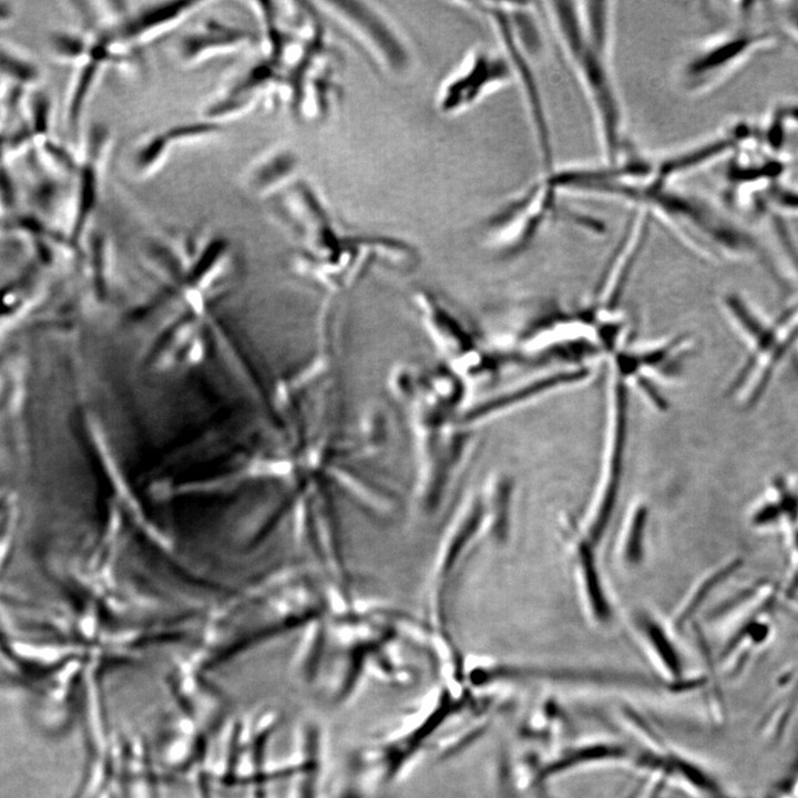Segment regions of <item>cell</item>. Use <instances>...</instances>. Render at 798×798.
<instances>
[{
	"mask_svg": "<svg viewBox=\"0 0 798 798\" xmlns=\"http://www.w3.org/2000/svg\"><path fill=\"white\" fill-rule=\"evenodd\" d=\"M318 6L383 70L397 74L407 70L410 62L407 47L390 21L371 3L346 0L320 1Z\"/></svg>",
	"mask_w": 798,
	"mask_h": 798,
	"instance_id": "obj_15",
	"label": "cell"
},
{
	"mask_svg": "<svg viewBox=\"0 0 798 798\" xmlns=\"http://www.w3.org/2000/svg\"><path fill=\"white\" fill-rule=\"evenodd\" d=\"M648 518V508L645 504H638L632 513L625 542L624 559L628 564L636 565L643 560L644 554V531Z\"/></svg>",
	"mask_w": 798,
	"mask_h": 798,
	"instance_id": "obj_32",
	"label": "cell"
},
{
	"mask_svg": "<svg viewBox=\"0 0 798 798\" xmlns=\"http://www.w3.org/2000/svg\"><path fill=\"white\" fill-rule=\"evenodd\" d=\"M208 1L160 0L135 4L133 9H104L103 25L115 45L125 53L173 30L197 13Z\"/></svg>",
	"mask_w": 798,
	"mask_h": 798,
	"instance_id": "obj_16",
	"label": "cell"
},
{
	"mask_svg": "<svg viewBox=\"0 0 798 798\" xmlns=\"http://www.w3.org/2000/svg\"><path fill=\"white\" fill-rule=\"evenodd\" d=\"M592 544L587 540H581L577 544L580 572L593 616L600 623H606L611 618V607L602 586Z\"/></svg>",
	"mask_w": 798,
	"mask_h": 798,
	"instance_id": "obj_27",
	"label": "cell"
},
{
	"mask_svg": "<svg viewBox=\"0 0 798 798\" xmlns=\"http://www.w3.org/2000/svg\"><path fill=\"white\" fill-rule=\"evenodd\" d=\"M299 157L284 145H276L252 158L241 174L243 188L252 196L269 200L297 178Z\"/></svg>",
	"mask_w": 798,
	"mask_h": 798,
	"instance_id": "obj_25",
	"label": "cell"
},
{
	"mask_svg": "<svg viewBox=\"0 0 798 798\" xmlns=\"http://www.w3.org/2000/svg\"><path fill=\"white\" fill-rule=\"evenodd\" d=\"M769 34L749 30L728 31L696 45L682 60L676 83L687 95L707 93L726 79L755 50L768 42Z\"/></svg>",
	"mask_w": 798,
	"mask_h": 798,
	"instance_id": "obj_12",
	"label": "cell"
},
{
	"mask_svg": "<svg viewBox=\"0 0 798 798\" xmlns=\"http://www.w3.org/2000/svg\"><path fill=\"white\" fill-rule=\"evenodd\" d=\"M773 205L778 209L798 213V191L784 186H774L769 192Z\"/></svg>",
	"mask_w": 798,
	"mask_h": 798,
	"instance_id": "obj_33",
	"label": "cell"
},
{
	"mask_svg": "<svg viewBox=\"0 0 798 798\" xmlns=\"http://www.w3.org/2000/svg\"><path fill=\"white\" fill-rule=\"evenodd\" d=\"M751 135L747 125L735 124L716 135L653 161L652 176L663 182L675 183L684 175L736 152Z\"/></svg>",
	"mask_w": 798,
	"mask_h": 798,
	"instance_id": "obj_21",
	"label": "cell"
},
{
	"mask_svg": "<svg viewBox=\"0 0 798 798\" xmlns=\"http://www.w3.org/2000/svg\"><path fill=\"white\" fill-rule=\"evenodd\" d=\"M741 563L743 561L739 557H735L706 576L694 590L693 595H690L685 606L678 613L675 620L676 627L682 628L694 616L707 596L720 583L740 569Z\"/></svg>",
	"mask_w": 798,
	"mask_h": 798,
	"instance_id": "obj_30",
	"label": "cell"
},
{
	"mask_svg": "<svg viewBox=\"0 0 798 798\" xmlns=\"http://www.w3.org/2000/svg\"><path fill=\"white\" fill-rule=\"evenodd\" d=\"M719 308L748 350L763 338L773 321L754 301L736 290H728L719 297Z\"/></svg>",
	"mask_w": 798,
	"mask_h": 798,
	"instance_id": "obj_26",
	"label": "cell"
},
{
	"mask_svg": "<svg viewBox=\"0 0 798 798\" xmlns=\"http://www.w3.org/2000/svg\"><path fill=\"white\" fill-rule=\"evenodd\" d=\"M593 197L625 203L658 222L682 246L709 262L740 260L759 252L754 236L706 197L648 177H616L600 183Z\"/></svg>",
	"mask_w": 798,
	"mask_h": 798,
	"instance_id": "obj_4",
	"label": "cell"
},
{
	"mask_svg": "<svg viewBox=\"0 0 798 798\" xmlns=\"http://www.w3.org/2000/svg\"><path fill=\"white\" fill-rule=\"evenodd\" d=\"M606 368L605 387V482L590 526V541L598 543L616 505L622 481L628 433L631 390L612 368Z\"/></svg>",
	"mask_w": 798,
	"mask_h": 798,
	"instance_id": "obj_13",
	"label": "cell"
},
{
	"mask_svg": "<svg viewBox=\"0 0 798 798\" xmlns=\"http://www.w3.org/2000/svg\"><path fill=\"white\" fill-rule=\"evenodd\" d=\"M798 345V299L777 317L763 338L748 350L727 392L740 408L760 402L782 361Z\"/></svg>",
	"mask_w": 798,
	"mask_h": 798,
	"instance_id": "obj_10",
	"label": "cell"
},
{
	"mask_svg": "<svg viewBox=\"0 0 798 798\" xmlns=\"http://www.w3.org/2000/svg\"><path fill=\"white\" fill-rule=\"evenodd\" d=\"M389 388L410 436L416 498L430 514L441 507L473 453L475 431L459 423L466 397L447 377L407 365L391 370Z\"/></svg>",
	"mask_w": 798,
	"mask_h": 798,
	"instance_id": "obj_1",
	"label": "cell"
},
{
	"mask_svg": "<svg viewBox=\"0 0 798 798\" xmlns=\"http://www.w3.org/2000/svg\"><path fill=\"white\" fill-rule=\"evenodd\" d=\"M594 372L593 367L552 368L503 389L484 392L467 405L459 423L475 431L541 399L583 386L593 379Z\"/></svg>",
	"mask_w": 798,
	"mask_h": 798,
	"instance_id": "obj_11",
	"label": "cell"
},
{
	"mask_svg": "<svg viewBox=\"0 0 798 798\" xmlns=\"http://www.w3.org/2000/svg\"><path fill=\"white\" fill-rule=\"evenodd\" d=\"M782 20L788 30L798 39V2L787 3L782 8Z\"/></svg>",
	"mask_w": 798,
	"mask_h": 798,
	"instance_id": "obj_34",
	"label": "cell"
},
{
	"mask_svg": "<svg viewBox=\"0 0 798 798\" xmlns=\"http://www.w3.org/2000/svg\"><path fill=\"white\" fill-rule=\"evenodd\" d=\"M410 303L442 367L463 383L470 401L512 368L502 350L487 336L468 327L433 293L417 288L411 293Z\"/></svg>",
	"mask_w": 798,
	"mask_h": 798,
	"instance_id": "obj_5",
	"label": "cell"
},
{
	"mask_svg": "<svg viewBox=\"0 0 798 798\" xmlns=\"http://www.w3.org/2000/svg\"><path fill=\"white\" fill-rule=\"evenodd\" d=\"M488 499L483 492L469 493L458 507L442 535L427 583L428 623L441 633L449 632V607L454 583L474 553L485 524Z\"/></svg>",
	"mask_w": 798,
	"mask_h": 798,
	"instance_id": "obj_7",
	"label": "cell"
},
{
	"mask_svg": "<svg viewBox=\"0 0 798 798\" xmlns=\"http://www.w3.org/2000/svg\"><path fill=\"white\" fill-rule=\"evenodd\" d=\"M515 367H593L634 340L620 305L592 296L576 306L549 305L516 332L494 338Z\"/></svg>",
	"mask_w": 798,
	"mask_h": 798,
	"instance_id": "obj_3",
	"label": "cell"
},
{
	"mask_svg": "<svg viewBox=\"0 0 798 798\" xmlns=\"http://www.w3.org/2000/svg\"><path fill=\"white\" fill-rule=\"evenodd\" d=\"M792 354H794V356H795V364H796V367H797V370H798V345L796 346V348H795V350L792 351Z\"/></svg>",
	"mask_w": 798,
	"mask_h": 798,
	"instance_id": "obj_37",
	"label": "cell"
},
{
	"mask_svg": "<svg viewBox=\"0 0 798 798\" xmlns=\"http://www.w3.org/2000/svg\"><path fill=\"white\" fill-rule=\"evenodd\" d=\"M211 738L180 712L166 714L150 741L162 782L192 780L205 771Z\"/></svg>",
	"mask_w": 798,
	"mask_h": 798,
	"instance_id": "obj_17",
	"label": "cell"
},
{
	"mask_svg": "<svg viewBox=\"0 0 798 798\" xmlns=\"http://www.w3.org/2000/svg\"><path fill=\"white\" fill-rule=\"evenodd\" d=\"M120 798H160L162 784L150 741L140 733L119 735Z\"/></svg>",
	"mask_w": 798,
	"mask_h": 798,
	"instance_id": "obj_24",
	"label": "cell"
},
{
	"mask_svg": "<svg viewBox=\"0 0 798 798\" xmlns=\"http://www.w3.org/2000/svg\"><path fill=\"white\" fill-rule=\"evenodd\" d=\"M0 79L27 89L38 86L43 71L28 52L0 41Z\"/></svg>",
	"mask_w": 798,
	"mask_h": 798,
	"instance_id": "obj_28",
	"label": "cell"
},
{
	"mask_svg": "<svg viewBox=\"0 0 798 798\" xmlns=\"http://www.w3.org/2000/svg\"><path fill=\"white\" fill-rule=\"evenodd\" d=\"M256 42L250 30L218 19H207L183 32L174 44L177 60L185 66L242 51Z\"/></svg>",
	"mask_w": 798,
	"mask_h": 798,
	"instance_id": "obj_20",
	"label": "cell"
},
{
	"mask_svg": "<svg viewBox=\"0 0 798 798\" xmlns=\"http://www.w3.org/2000/svg\"><path fill=\"white\" fill-rule=\"evenodd\" d=\"M112 140L111 131L102 123L92 124L82 140L81 155L71 182V204L76 232L88 223L100 202Z\"/></svg>",
	"mask_w": 798,
	"mask_h": 798,
	"instance_id": "obj_18",
	"label": "cell"
},
{
	"mask_svg": "<svg viewBox=\"0 0 798 798\" xmlns=\"http://www.w3.org/2000/svg\"><path fill=\"white\" fill-rule=\"evenodd\" d=\"M693 348V338L685 334L645 342L633 340L604 366L614 369L631 392L640 396L647 406L664 411L667 399L662 389L678 378Z\"/></svg>",
	"mask_w": 798,
	"mask_h": 798,
	"instance_id": "obj_9",
	"label": "cell"
},
{
	"mask_svg": "<svg viewBox=\"0 0 798 798\" xmlns=\"http://www.w3.org/2000/svg\"><path fill=\"white\" fill-rule=\"evenodd\" d=\"M14 7L10 2H0V25L10 22L14 17Z\"/></svg>",
	"mask_w": 798,
	"mask_h": 798,
	"instance_id": "obj_35",
	"label": "cell"
},
{
	"mask_svg": "<svg viewBox=\"0 0 798 798\" xmlns=\"http://www.w3.org/2000/svg\"><path fill=\"white\" fill-rule=\"evenodd\" d=\"M99 798H120L119 771L116 778L109 785Z\"/></svg>",
	"mask_w": 798,
	"mask_h": 798,
	"instance_id": "obj_36",
	"label": "cell"
},
{
	"mask_svg": "<svg viewBox=\"0 0 798 798\" xmlns=\"http://www.w3.org/2000/svg\"><path fill=\"white\" fill-rule=\"evenodd\" d=\"M204 135L198 121L152 130L133 144L127 157L129 171L139 180L151 177L163 167L175 147L201 142Z\"/></svg>",
	"mask_w": 798,
	"mask_h": 798,
	"instance_id": "obj_23",
	"label": "cell"
},
{
	"mask_svg": "<svg viewBox=\"0 0 798 798\" xmlns=\"http://www.w3.org/2000/svg\"><path fill=\"white\" fill-rule=\"evenodd\" d=\"M543 12L591 111L605 163H617L631 149L625 111L615 78L614 1H546Z\"/></svg>",
	"mask_w": 798,
	"mask_h": 798,
	"instance_id": "obj_2",
	"label": "cell"
},
{
	"mask_svg": "<svg viewBox=\"0 0 798 798\" xmlns=\"http://www.w3.org/2000/svg\"><path fill=\"white\" fill-rule=\"evenodd\" d=\"M176 710L209 736L224 725L228 710L226 696L204 677L178 671L170 679Z\"/></svg>",
	"mask_w": 798,
	"mask_h": 798,
	"instance_id": "obj_22",
	"label": "cell"
},
{
	"mask_svg": "<svg viewBox=\"0 0 798 798\" xmlns=\"http://www.w3.org/2000/svg\"><path fill=\"white\" fill-rule=\"evenodd\" d=\"M472 9L480 12L491 24L499 39L501 51L505 55L518 84L528 114L533 140L543 166L542 173L552 171L555 162V147L549 111L535 72L534 62L541 57L528 47L513 31L500 1L473 2Z\"/></svg>",
	"mask_w": 798,
	"mask_h": 798,
	"instance_id": "obj_8",
	"label": "cell"
},
{
	"mask_svg": "<svg viewBox=\"0 0 798 798\" xmlns=\"http://www.w3.org/2000/svg\"><path fill=\"white\" fill-rule=\"evenodd\" d=\"M90 43L86 31L54 30L47 38V48L54 60L76 66L85 59Z\"/></svg>",
	"mask_w": 798,
	"mask_h": 798,
	"instance_id": "obj_29",
	"label": "cell"
},
{
	"mask_svg": "<svg viewBox=\"0 0 798 798\" xmlns=\"http://www.w3.org/2000/svg\"><path fill=\"white\" fill-rule=\"evenodd\" d=\"M796 667H797V669H798V665H796Z\"/></svg>",
	"mask_w": 798,
	"mask_h": 798,
	"instance_id": "obj_38",
	"label": "cell"
},
{
	"mask_svg": "<svg viewBox=\"0 0 798 798\" xmlns=\"http://www.w3.org/2000/svg\"><path fill=\"white\" fill-rule=\"evenodd\" d=\"M637 621L642 632L661 661L671 672L677 674L681 668L678 655L664 628L646 614L640 615Z\"/></svg>",
	"mask_w": 798,
	"mask_h": 798,
	"instance_id": "obj_31",
	"label": "cell"
},
{
	"mask_svg": "<svg viewBox=\"0 0 798 798\" xmlns=\"http://www.w3.org/2000/svg\"><path fill=\"white\" fill-rule=\"evenodd\" d=\"M511 83L512 70L502 51L477 47L441 82L436 94V108L443 115H456Z\"/></svg>",
	"mask_w": 798,
	"mask_h": 798,
	"instance_id": "obj_14",
	"label": "cell"
},
{
	"mask_svg": "<svg viewBox=\"0 0 798 798\" xmlns=\"http://www.w3.org/2000/svg\"><path fill=\"white\" fill-rule=\"evenodd\" d=\"M294 745L293 774L287 779L286 798H324L327 790L326 735L320 722L303 719L297 726Z\"/></svg>",
	"mask_w": 798,
	"mask_h": 798,
	"instance_id": "obj_19",
	"label": "cell"
},
{
	"mask_svg": "<svg viewBox=\"0 0 798 798\" xmlns=\"http://www.w3.org/2000/svg\"><path fill=\"white\" fill-rule=\"evenodd\" d=\"M560 197L538 177L489 216L483 227L484 245L498 257L514 258L555 223L569 224L594 236L605 234L604 222L564 204Z\"/></svg>",
	"mask_w": 798,
	"mask_h": 798,
	"instance_id": "obj_6",
	"label": "cell"
}]
</instances>
